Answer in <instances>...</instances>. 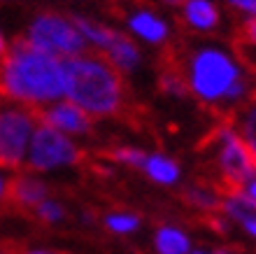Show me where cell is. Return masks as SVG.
<instances>
[{
    "label": "cell",
    "instance_id": "obj_1",
    "mask_svg": "<svg viewBox=\"0 0 256 254\" xmlns=\"http://www.w3.org/2000/svg\"><path fill=\"white\" fill-rule=\"evenodd\" d=\"M186 89L208 105H238L242 110L256 96V80L240 56L222 45H198L180 66Z\"/></svg>",
    "mask_w": 256,
    "mask_h": 254
},
{
    "label": "cell",
    "instance_id": "obj_2",
    "mask_svg": "<svg viewBox=\"0 0 256 254\" xmlns=\"http://www.w3.org/2000/svg\"><path fill=\"white\" fill-rule=\"evenodd\" d=\"M0 91L21 105H52L66 98L63 63L21 38L5 54L0 66Z\"/></svg>",
    "mask_w": 256,
    "mask_h": 254
},
{
    "label": "cell",
    "instance_id": "obj_3",
    "mask_svg": "<svg viewBox=\"0 0 256 254\" xmlns=\"http://www.w3.org/2000/svg\"><path fill=\"white\" fill-rule=\"evenodd\" d=\"M66 101L82 107L88 117H110L122 110L124 84L119 70L100 56L63 59Z\"/></svg>",
    "mask_w": 256,
    "mask_h": 254
},
{
    "label": "cell",
    "instance_id": "obj_4",
    "mask_svg": "<svg viewBox=\"0 0 256 254\" xmlns=\"http://www.w3.org/2000/svg\"><path fill=\"white\" fill-rule=\"evenodd\" d=\"M208 147L214 154V166L219 170L222 182L226 184V191L242 189L256 175L254 156L240 138V133L230 124H224L216 128L210 138Z\"/></svg>",
    "mask_w": 256,
    "mask_h": 254
},
{
    "label": "cell",
    "instance_id": "obj_5",
    "mask_svg": "<svg viewBox=\"0 0 256 254\" xmlns=\"http://www.w3.org/2000/svg\"><path fill=\"white\" fill-rule=\"evenodd\" d=\"M38 121L40 117L33 107L14 103L10 98L0 101V166L16 168L26 163Z\"/></svg>",
    "mask_w": 256,
    "mask_h": 254
},
{
    "label": "cell",
    "instance_id": "obj_6",
    "mask_svg": "<svg viewBox=\"0 0 256 254\" xmlns=\"http://www.w3.org/2000/svg\"><path fill=\"white\" fill-rule=\"evenodd\" d=\"M26 40L33 47L52 54L56 59H74L82 56L86 49V40L82 38L72 19H66L61 14L44 12L30 24Z\"/></svg>",
    "mask_w": 256,
    "mask_h": 254
},
{
    "label": "cell",
    "instance_id": "obj_7",
    "mask_svg": "<svg viewBox=\"0 0 256 254\" xmlns=\"http://www.w3.org/2000/svg\"><path fill=\"white\" fill-rule=\"evenodd\" d=\"M80 159H82L80 147L68 135L40 124L33 135V140H30V147H28L26 163L30 170L47 173V170L74 166Z\"/></svg>",
    "mask_w": 256,
    "mask_h": 254
},
{
    "label": "cell",
    "instance_id": "obj_8",
    "mask_svg": "<svg viewBox=\"0 0 256 254\" xmlns=\"http://www.w3.org/2000/svg\"><path fill=\"white\" fill-rule=\"evenodd\" d=\"M38 117L44 126L54 128L63 135H84L91 131V117L70 101L52 103Z\"/></svg>",
    "mask_w": 256,
    "mask_h": 254
},
{
    "label": "cell",
    "instance_id": "obj_9",
    "mask_svg": "<svg viewBox=\"0 0 256 254\" xmlns=\"http://www.w3.org/2000/svg\"><path fill=\"white\" fill-rule=\"evenodd\" d=\"M7 194H10L12 203H16L19 207L35 210L42 201L49 198V187L35 175H21L7 187Z\"/></svg>",
    "mask_w": 256,
    "mask_h": 254
},
{
    "label": "cell",
    "instance_id": "obj_10",
    "mask_svg": "<svg viewBox=\"0 0 256 254\" xmlns=\"http://www.w3.org/2000/svg\"><path fill=\"white\" fill-rule=\"evenodd\" d=\"M128 28L133 31L138 38L152 42V45H163L168 40V24L154 14L152 10H135L128 17Z\"/></svg>",
    "mask_w": 256,
    "mask_h": 254
},
{
    "label": "cell",
    "instance_id": "obj_11",
    "mask_svg": "<svg viewBox=\"0 0 256 254\" xmlns=\"http://www.w3.org/2000/svg\"><path fill=\"white\" fill-rule=\"evenodd\" d=\"M105 54H108L110 66L114 68V70H122V73H133L135 68L140 66V59H142L138 45L124 33H116L112 47Z\"/></svg>",
    "mask_w": 256,
    "mask_h": 254
},
{
    "label": "cell",
    "instance_id": "obj_12",
    "mask_svg": "<svg viewBox=\"0 0 256 254\" xmlns=\"http://www.w3.org/2000/svg\"><path fill=\"white\" fill-rule=\"evenodd\" d=\"M156 254H191V238L186 231L172 224H163L154 233Z\"/></svg>",
    "mask_w": 256,
    "mask_h": 254
},
{
    "label": "cell",
    "instance_id": "obj_13",
    "mask_svg": "<svg viewBox=\"0 0 256 254\" xmlns=\"http://www.w3.org/2000/svg\"><path fill=\"white\" fill-rule=\"evenodd\" d=\"M184 19L196 31H212L219 26V10L212 0H186Z\"/></svg>",
    "mask_w": 256,
    "mask_h": 254
},
{
    "label": "cell",
    "instance_id": "obj_14",
    "mask_svg": "<svg viewBox=\"0 0 256 254\" xmlns=\"http://www.w3.org/2000/svg\"><path fill=\"white\" fill-rule=\"evenodd\" d=\"M142 173L147 175L152 182L163 184V187H170V184H175L180 180V166H177V161L170 159V156H163V154H147Z\"/></svg>",
    "mask_w": 256,
    "mask_h": 254
},
{
    "label": "cell",
    "instance_id": "obj_15",
    "mask_svg": "<svg viewBox=\"0 0 256 254\" xmlns=\"http://www.w3.org/2000/svg\"><path fill=\"white\" fill-rule=\"evenodd\" d=\"M72 21H74V26H77V31L82 33V38L86 42H91L94 47L102 49V52H108L112 47V42H114L116 33H119L114 28L102 26V24H98L94 19H86V17H72Z\"/></svg>",
    "mask_w": 256,
    "mask_h": 254
},
{
    "label": "cell",
    "instance_id": "obj_16",
    "mask_svg": "<svg viewBox=\"0 0 256 254\" xmlns=\"http://www.w3.org/2000/svg\"><path fill=\"white\" fill-rule=\"evenodd\" d=\"M222 212L226 214L228 219L242 224V221L256 217V203L252 201L244 191L233 189V191H226V196L222 198Z\"/></svg>",
    "mask_w": 256,
    "mask_h": 254
},
{
    "label": "cell",
    "instance_id": "obj_17",
    "mask_svg": "<svg viewBox=\"0 0 256 254\" xmlns=\"http://www.w3.org/2000/svg\"><path fill=\"white\" fill-rule=\"evenodd\" d=\"M184 198L189 205H194L196 210L200 212H216L222 210V198L224 196L216 191V189L208 187V184H191L186 191H184Z\"/></svg>",
    "mask_w": 256,
    "mask_h": 254
},
{
    "label": "cell",
    "instance_id": "obj_18",
    "mask_svg": "<svg viewBox=\"0 0 256 254\" xmlns=\"http://www.w3.org/2000/svg\"><path fill=\"white\" fill-rule=\"evenodd\" d=\"M236 131L240 133V138H242L244 145L250 147L252 156H254V161H256V96L238 112Z\"/></svg>",
    "mask_w": 256,
    "mask_h": 254
},
{
    "label": "cell",
    "instance_id": "obj_19",
    "mask_svg": "<svg viewBox=\"0 0 256 254\" xmlns=\"http://www.w3.org/2000/svg\"><path fill=\"white\" fill-rule=\"evenodd\" d=\"M105 228L112 231L116 235H128V233H135L140 228V217L135 212H110L105 214L102 219Z\"/></svg>",
    "mask_w": 256,
    "mask_h": 254
},
{
    "label": "cell",
    "instance_id": "obj_20",
    "mask_svg": "<svg viewBox=\"0 0 256 254\" xmlns=\"http://www.w3.org/2000/svg\"><path fill=\"white\" fill-rule=\"evenodd\" d=\"M158 84H161V91L168 96H175V98H182V96L189 94L186 89V82H184L180 68H163L161 77H158Z\"/></svg>",
    "mask_w": 256,
    "mask_h": 254
},
{
    "label": "cell",
    "instance_id": "obj_21",
    "mask_svg": "<svg viewBox=\"0 0 256 254\" xmlns=\"http://www.w3.org/2000/svg\"><path fill=\"white\" fill-rule=\"evenodd\" d=\"M35 214L44 224H58V221L66 219V207L58 201H54V198H47V201H42L40 205L35 207Z\"/></svg>",
    "mask_w": 256,
    "mask_h": 254
},
{
    "label": "cell",
    "instance_id": "obj_22",
    "mask_svg": "<svg viewBox=\"0 0 256 254\" xmlns=\"http://www.w3.org/2000/svg\"><path fill=\"white\" fill-rule=\"evenodd\" d=\"M112 159L119 161V163H126V166H130V168H140L142 170L144 161H147V154L138 147H116L114 152H112Z\"/></svg>",
    "mask_w": 256,
    "mask_h": 254
},
{
    "label": "cell",
    "instance_id": "obj_23",
    "mask_svg": "<svg viewBox=\"0 0 256 254\" xmlns=\"http://www.w3.org/2000/svg\"><path fill=\"white\" fill-rule=\"evenodd\" d=\"M240 42L256 47V19H247L242 24V33H240Z\"/></svg>",
    "mask_w": 256,
    "mask_h": 254
},
{
    "label": "cell",
    "instance_id": "obj_24",
    "mask_svg": "<svg viewBox=\"0 0 256 254\" xmlns=\"http://www.w3.org/2000/svg\"><path fill=\"white\" fill-rule=\"evenodd\" d=\"M228 5H233L240 12L250 14V19H256V0H228Z\"/></svg>",
    "mask_w": 256,
    "mask_h": 254
},
{
    "label": "cell",
    "instance_id": "obj_25",
    "mask_svg": "<svg viewBox=\"0 0 256 254\" xmlns=\"http://www.w3.org/2000/svg\"><path fill=\"white\" fill-rule=\"evenodd\" d=\"M240 191H244V194H247V196H250V198H252V201L256 203V175H254V177H252L250 182H247V184H244L242 189H240Z\"/></svg>",
    "mask_w": 256,
    "mask_h": 254
},
{
    "label": "cell",
    "instance_id": "obj_26",
    "mask_svg": "<svg viewBox=\"0 0 256 254\" xmlns=\"http://www.w3.org/2000/svg\"><path fill=\"white\" fill-rule=\"evenodd\" d=\"M240 226H242L244 231H247V233H250L252 238H254V240H256V217H254V219H247V221H242Z\"/></svg>",
    "mask_w": 256,
    "mask_h": 254
},
{
    "label": "cell",
    "instance_id": "obj_27",
    "mask_svg": "<svg viewBox=\"0 0 256 254\" xmlns=\"http://www.w3.org/2000/svg\"><path fill=\"white\" fill-rule=\"evenodd\" d=\"M5 194H7V182H5V177L0 175V198H2Z\"/></svg>",
    "mask_w": 256,
    "mask_h": 254
},
{
    "label": "cell",
    "instance_id": "obj_28",
    "mask_svg": "<svg viewBox=\"0 0 256 254\" xmlns=\"http://www.w3.org/2000/svg\"><path fill=\"white\" fill-rule=\"evenodd\" d=\"M166 5H170V7H180V5H184L186 0H163Z\"/></svg>",
    "mask_w": 256,
    "mask_h": 254
},
{
    "label": "cell",
    "instance_id": "obj_29",
    "mask_svg": "<svg viewBox=\"0 0 256 254\" xmlns=\"http://www.w3.org/2000/svg\"><path fill=\"white\" fill-rule=\"evenodd\" d=\"M26 254H58V252H52V249H28Z\"/></svg>",
    "mask_w": 256,
    "mask_h": 254
},
{
    "label": "cell",
    "instance_id": "obj_30",
    "mask_svg": "<svg viewBox=\"0 0 256 254\" xmlns=\"http://www.w3.org/2000/svg\"><path fill=\"white\" fill-rule=\"evenodd\" d=\"M191 254H214V252H208V249H191Z\"/></svg>",
    "mask_w": 256,
    "mask_h": 254
},
{
    "label": "cell",
    "instance_id": "obj_31",
    "mask_svg": "<svg viewBox=\"0 0 256 254\" xmlns=\"http://www.w3.org/2000/svg\"><path fill=\"white\" fill-rule=\"evenodd\" d=\"M0 54H5V40H2V33H0Z\"/></svg>",
    "mask_w": 256,
    "mask_h": 254
},
{
    "label": "cell",
    "instance_id": "obj_32",
    "mask_svg": "<svg viewBox=\"0 0 256 254\" xmlns=\"http://www.w3.org/2000/svg\"><path fill=\"white\" fill-rule=\"evenodd\" d=\"M0 254H14L12 249H5V247H0Z\"/></svg>",
    "mask_w": 256,
    "mask_h": 254
},
{
    "label": "cell",
    "instance_id": "obj_33",
    "mask_svg": "<svg viewBox=\"0 0 256 254\" xmlns=\"http://www.w3.org/2000/svg\"><path fill=\"white\" fill-rule=\"evenodd\" d=\"M214 254H230V252H228V249H216Z\"/></svg>",
    "mask_w": 256,
    "mask_h": 254
}]
</instances>
